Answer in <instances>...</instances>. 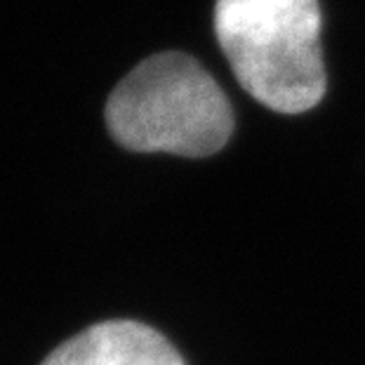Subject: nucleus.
I'll return each mask as SVG.
<instances>
[{
  "label": "nucleus",
  "instance_id": "nucleus-1",
  "mask_svg": "<svg viewBox=\"0 0 365 365\" xmlns=\"http://www.w3.org/2000/svg\"><path fill=\"white\" fill-rule=\"evenodd\" d=\"M106 125L123 149L137 153L212 156L234 135V108L196 59L160 52L123 78L106 102Z\"/></svg>",
  "mask_w": 365,
  "mask_h": 365
},
{
  "label": "nucleus",
  "instance_id": "nucleus-2",
  "mask_svg": "<svg viewBox=\"0 0 365 365\" xmlns=\"http://www.w3.org/2000/svg\"><path fill=\"white\" fill-rule=\"evenodd\" d=\"M215 34L247 95L304 113L325 95L318 0H217Z\"/></svg>",
  "mask_w": 365,
  "mask_h": 365
},
{
  "label": "nucleus",
  "instance_id": "nucleus-3",
  "mask_svg": "<svg viewBox=\"0 0 365 365\" xmlns=\"http://www.w3.org/2000/svg\"><path fill=\"white\" fill-rule=\"evenodd\" d=\"M41 365H184V361L149 325L106 321L59 344Z\"/></svg>",
  "mask_w": 365,
  "mask_h": 365
}]
</instances>
